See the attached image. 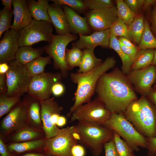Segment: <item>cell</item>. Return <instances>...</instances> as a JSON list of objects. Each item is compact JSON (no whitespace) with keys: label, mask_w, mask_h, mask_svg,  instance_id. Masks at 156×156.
Here are the masks:
<instances>
[{"label":"cell","mask_w":156,"mask_h":156,"mask_svg":"<svg viewBox=\"0 0 156 156\" xmlns=\"http://www.w3.org/2000/svg\"><path fill=\"white\" fill-rule=\"evenodd\" d=\"M95 92L96 98L112 114L123 113L131 102L138 99L127 75L118 67L99 78Z\"/></svg>","instance_id":"6da1fadb"},{"label":"cell","mask_w":156,"mask_h":156,"mask_svg":"<svg viewBox=\"0 0 156 156\" xmlns=\"http://www.w3.org/2000/svg\"><path fill=\"white\" fill-rule=\"evenodd\" d=\"M116 61L113 57H108L93 69L83 73H72L70 74L71 81L77 84L75 93L74 103L67 114L68 117L79 106L90 101L95 92L97 82L103 74L115 66Z\"/></svg>","instance_id":"7a4b0ae2"},{"label":"cell","mask_w":156,"mask_h":156,"mask_svg":"<svg viewBox=\"0 0 156 156\" xmlns=\"http://www.w3.org/2000/svg\"><path fill=\"white\" fill-rule=\"evenodd\" d=\"M123 114L143 135L156 137V107L146 96L132 101Z\"/></svg>","instance_id":"3957f363"},{"label":"cell","mask_w":156,"mask_h":156,"mask_svg":"<svg viewBox=\"0 0 156 156\" xmlns=\"http://www.w3.org/2000/svg\"><path fill=\"white\" fill-rule=\"evenodd\" d=\"M74 126L80 137L79 143L89 149L93 156H99L104 144L113 139L114 131L104 125L78 121Z\"/></svg>","instance_id":"277c9868"},{"label":"cell","mask_w":156,"mask_h":156,"mask_svg":"<svg viewBox=\"0 0 156 156\" xmlns=\"http://www.w3.org/2000/svg\"><path fill=\"white\" fill-rule=\"evenodd\" d=\"M104 125L122 138L133 151H139V147L147 148L146 138L136 130L123 113L112 114Z\"/></svg>","instance_id":"5b68a950"},{"label":"cell","mask_w":156,"mask_h":156,"mask_svg":"<svg viewBox=\"0 0 156 156\" xmlns=\"http://www.w3.org/2000/svg\"><path fill=\"white\" fill-rule=\"evenodd\" d=\"M77 39L76 35L71 33L63 35L52 34L51 42L43 47L45 52L53 59L54 68L60 70L63 78L67 77L68 71L71 70L65 60L66 47Z\"/></svg>","instance_id":"8992f818"},{"label":"cell","mask_w":156,"mask_h":156,"mask_svg":"<svg viewBox=\"0 0 156 156\" xmlns=\"http://www.w3.org/2000/svg\"><path fill=\"white\" fill-rule=\"evenodd\" d=\"M9 69L6 74L8 96H20L27 92L32 77L27 70L25 65L15 60L8 64Z\"/></svg>","instance_id":"52a82bcc"},{"label":"cell","mask_w":156,"mask_h":156,"mask_svg":"<svg viewBox=\"0 0 156 156\" xmlns=\"http://www.w3.org/2000/svg\"><path fill=\"white\" fill-rule=\"evenodd\" d=\"M112 114L97 98L77 107L72 114V121L77 120L99 123L104 125Z\"/></svg>","instance_id":"ba28073f"},{"label":"cell","mask_w":156,"mask_h":156,"mask_svg":"<svg viewBox=\"0 0 156 156\" xmlns=\"http://www.w3.org/2000/svg\"><path fill=\"white\" fill-rule=\"evenodd\" d=\"M53 26L51 23L34 19L27 26L19 32V47L30 46L41 41L50 43Z\"/></svg>","instance_id":"9c48e42d"},{"label":"cell","mask_w":156,"mask_h":156,"mask_svg":"<svg viewBox=\"0 0 156 156\" xmlns=\"http://www.w3.org/2000/svg\"><path fill=\"white\" fill-rule=\"evenodd\" d=\"M74 126L60 129L55 136L46 139L45 153L54 156H73L71 151L78 142L73 135Z\"/></svg>","instance_id":"30bf717a"},{"label":"cell","mask_w":156,"mask_h":156,"mask_svg":"<svg viewBox=\"0 0 156 156\" xmlns=\"http://www.w3.org/2000/svg\"><path fill=\"white\" fill-rule=\"evenodd\" d=\"M28 110V102L25 98L21 100L2 120L0 134L5 139L13 133L29 125Z\"/></svg>","instance_id":"8fae6325"},{"label":"cell","mask_w":156,"mask_h":156,"mask_svg":"<svg viewBox=\"0 0 156 156\" xmlns=\"http://www.w3.org/2000/svg\"><path fill=\"white\" fill-rule=\"evenodd\" d=\"M63 77L60 73L44 72L32 77L27 93L33 99L41 101L50 98L51 89Z\"/></svg>","instance_id":"7c38bea8"},{"label":"cell","mask_w":156,"mask_h":156,"mask_svg":"<svg viewBox=\"0 0 156 156\" xmlns=\"http://www.w3.org/2000/svg\"><path fill=\"white\" fill-rule=\"evenodd\" d=\"M135 92L146 96L156 81V66L151 65L141 69L131 70L126 75Z\"/></svg>","instance_id":"4fadbf2b"},{"label":"cell","mask_w":156,"mask_h":156,"mask_svg":"<svg viewBox=\"0 0 156 156\" xmlns=\"http://www.w3.org/2000/svg\"><path fill=\"white\" fill-rule=\"evenodd\" d=\"M85 17L91 29L95 31L110 29L118 18L116 5L109 8L89 10Z\"/></svg>","instance_id":"5bb4252c"},{"label":"cell","mask_w":156,"mask_h":156,"mask_svg":"<svg viewBox=\"0 0 156 156\" xmlns=\"http://www.w3.org/2000/svg\"><path fill=\"white\" fill-rule=\"evenodd\" d=\"M40 102L42 129L45 133V138H50L55 136L60 129L57 126L52 124L51 122L52 115L55 113H61L63 108L59 105L54 98H49Z\"/></svg>","instance_id":"9a60e30c"},{"label":"cell","mask_w":156,"mask_h":156,"mask_svg":"<svg viewBox=\"0 0 156 156\" xmlns=\"http://www.w3.org/2000/svg\"><path fill=\"white\" fill-rule=\"evenodd\" d=\"M19 32L10 29L5 32L0 41V63L8 64L15 60L19 48Z\"/></svg>","instance_id":"2e32d148"},{"label":"cell","mask_w":156,"mask_h":156,"mask_svg":"<svg viewBox=\"0 0 156 156\" xmlns=\"http://www.w3.org/2000/svg\"><path fill=\"white\" fill-rule=\"evenodd\" d=\"M79 38L72 45L81 49H95L97 46L109 48L110 37V29L94 32L87 36L79 34Z\"/></svg>","instance_id":"e0dca14e"},{"label":"cell","mask_w":156,"mask_h":156,"mask_svg":"<svg viewBox=\"0 0 156 156\" xmlns=\"http://www.w3.org/2000/svg\"><path fill=\"white\" fill-rule=\"evenodd\" d=\"M14 19L10 29L19 32L31 22L32 18L27 0H12Z\"/></svg>","instance_id":"ac0fdd59"},{"label":"cell","mask_w":156,"mask_h":156,"mask_svg":"<svg viewBox=\"0 0 156 156\" xmlns=\"http://www.w3.org/2000/svg\"><path fill=\"white\" fill-rule=\"evenodd\" d=\"M62 6L67 17L70 33L83 36L88 35L92 33V30L85 16H81L68 6Z\"/></svg>","instance_id":"d6986e66"},{"label":"cell","mask_w":156,"mask_h":156,"mask_svg":"<svg viewBox=\"0 0 156 156\" xmlns=\"http://www.w3.org/2000/svg\"><path fill=\"white\" fill-rule=\"evenodd\" d=\"M48 13L57 34H70L67 17L62 6L54 3L49 4Z\"/></svg>","instance_id":"ffe728a7"},{"label":"cell","mask_w":156,"mask_h":156,"mask_svg":"<svg viewBox=\"0 0 156 156\" xmlns=\"http://www.w3.org/2000/svg\"><path fill=\"white\" fill-rule=\"evenodd\" d=\"M45 138L42 129L36 128L30 125L13 133L5 139L8 144L32 141Z\"/></svg>","instance_id":"44dd1931"},{"label":"cell","mask_w":156,"mask_h":156,"mask_svg":"<svg viewBox=\"0 0 156 156\" xmlns=\"http://www.w3.org/2000/svg\"><path fill=\"white\" fill-rule=\"evenodd\" d=\"M46 139H41L7 144L8 150L14 155L17 156L30 152H44Z\"/></svg>","instance_id":"7402d4cb"},{"label":"cell","mask_w":156,"mask_h":156,"mask_svg":"<svg viewBox=\"0 0 156 156\" xmlns=\"http://www.w3.org/2000/svg\"><path fill=\"white\" fill-rule=\"evenodd\" d=\"M29 8L33 19L43 21L51 23L48 13L49 1L47 0H27Z\"/></svg>","instance_id":"603a6c76"},{"label":"cell","mask_w":156,"mask_h":156,"mask_svg":"<svg viewBox=\"0 0 156 156\" xmlns=\"http://www.w3.org/2000/svg\"><path fill=\"white\" fill-rule=\"evenodd\" d=\"M44 51L43 48H34L30 46L20 47L15 55V60L25 65L34 59L41 56Z\"/></svg>","instance_id":"cb8c5ba5"},{"label":"cell","mask_w":156,"mask_h":156,"mask_svg":"<svg viewBox=\"0 0 156 156\" xmlns=\"http://www.w3.org/2000/svg\"><path fill=\"white\" fill-rule=\"evenodd\" d=\"M95 49H83L82 58L77 72L83 73L93 69L102 62V60L96 57L94 53Z\"/></svg>","instance_id":"d4e9b609"},{"label":"cell","mask_w":156,"mask_h":156,"mask_svg":"<svg viewBox=\"0 0 156 156\" xmlns=\"http://www.w3.org/2000/svg\"><path fill=\"white\" fill-rule=\"evenodd\" d=\"M26 98L28 104V116L29 124L34 127L42 129L40 101L30 96Z\"/></svg>","instance_id":"484cf974"},{"label":"cell","mask_w":156,"mask_h":156,"mask_svg":"<svg viewBox=\"0 0 156 156\" xmlns=\"http://www.w3.org/2000/svg\"><path fill=\"white\" fill-rule=\"evenodd\" d=\"M109 47L114 49L120 57L122 62L121 70L125 75H127L131 70L133 61L121 48L119 41L117 37L110 36Z\"/></svg>","instance_id":"4316f807"},{"label":"cell","mask_w":156,"mask_h":156,"mask_svg":"<svg viewBox=\"0 0 156 156\" xmlns=\"http://www.w3.org/2000/svg\"><path fill=\"white\" fill-rule=\"evenodd\" d=\"M144 20L142 15L136 16L133 21L128 26L129 39L137 44H139L143 32Z\"/></svg>","instance_id":"83f0119b"},{"label":"cell","mask_w":156,"mask_h":156,"mask_svg":"<svg viewBox=\"0 0 156 156\" xmlns=\"http://www.w3.org/2000/svg\"><path fill=\"white\" fill-rule=\"evenodd\" d=\"M154 49H143L139 51L133 62L131 70L142 69L151 65L153 57Z\"/></svg>","instance_id":"f1b7e54d"},{"label":"cell","mask_w":156,"mask_h":156,"mask_svg":"<svg viewBox=\"0 0 156 156\" xmlns=\"http://www.w3.org/2000/svg\"><path fill=\"white\" fill-rule=\"evenodd\" d=\"M138 51L143 49H156V38L152 33L147 19L144 20V29L138 44Z\"/></svg>","instance_id":"f546056e"},{"label":"cell","mask_w":156,"mask_h":156,"mask_svg":"<svg viewBox=\"0 0 156 156\" xmlns=\"http://www.w3.org/2000/svg\"><path fill=\"white\" fill-rule=\"evenodd\" d=\"M51 57L40 56L25 65L26 68L33 76L44 72L45 66L51 63Z\"/></svg>","instance_id":"4dcf8cb0"},{"label":"cell","mask_w":156,"mask_h":156,"mask_svg":"<svg viewBox=\"0 0 156 156\" xmlns=\"http://www.w3.org/2000/svg\"><path fill=\"white\" fill-rule=\"evenodd\" d=\"M115 2L118 18L129 26L136 16V14L130 9L124 0H116Z\"/></svg>","instance_id":"1f68e13d"},{"label":"cell","mask_w":156,"mask_h":156,"mask_svg":"<svg viewBox=\"0 0 156 156\" xmlns=\"http://www.w3.org/2000/svg\"><path fill=\"white\" fill-rule=\"evenodd\" d=\"M83 55V51L74 45H72L70 49H66L65 60L71 70L75 67H79Z\"/></svg>","instance_id":"d6a6232c"},{"label":"cell","mask_w":156,"mask_h":156,"mask_svg":"<svg viewBox=\"0 0 156 156\" xmlns=\"http://www.w3.org/2000/svg\"><path fill=\"white\" fill-rule=\"evenodd\" d=\"M21 96L0 95V117L8 113L20 101Z\"/></svg>","instance_id":"836d02e7"},{"label":"cell","mask_w":156,"mask_h":156,"mask_svg":"<svg viewBox=\"0 0 156 156\" xmlns=\"http://www.w3.org/2000/svg\"><path fill=\"white\" fill-rule=\"evenodd\" d=\"M54 3L59 5H65L69 7L78 14L86 12L89 9L81 0H51Z\"/></svg>","instance_id":"e575fe53"},{"label":"cell","mask_w":156,"mask_h":156,"mask_svg":"<svg viewBox=\"0 0 156 156\" xmlns=\"http://www.w3.org/2000/svg\"><path fill=\"white\" fill-rule=\"evenodd\" d=\"M115 131H114L113 140L119 156H133V151L128 144Z\"/></svg>","instance_id":"d590c367"},{"label":"cell","mask_w":156,"mask_h":156,"mask_svg":"<svg viewBox=\"0 0 156 156\" xmlns=\"http://www.w3.org/2000/svg\"><path fill=\"white\" fill-rule=\"evenodd\" d=\"M13 15L11 11L4 7L0 11V38L3 33L10 29L11 21Z\"/></svg>","instance_id":"8d00e7d4"},{"label":"cell","mask_w":156,"mask_h":156,"mask_svg":"<svg viewBox=\"0 0 156 156\" xmlns=\"http://www.w3.org/2000/svg\"><path fill=\"white\" fill-rule=\"evenodd\" d=\"M110 36H120L130 40L128 26L121 20L118 18L110 28Z\"/></svg>","instance_id":"74e56055"},{"label":"cell","mask_w":156,"mask_h":156,"mask_svg":"<svg viewBox=\"0 0 156 156\" xmlns=\"http://www.w3.org/2000/svg\"><path fill=\"white\" fill-rule=\"evenodd\" d=\"M86 6L90 10L110 8L115 6L112 0H83Z\"/></svg>","instance_id":"f35d334b"},{"label":"cell","mask_w":156,"mask_h":156,"mask_svg":"<svg viewBox=\"0 0 156 156\" xmlns=\"http://www.w3.org/2000/svg\"><path fill=\"white\" fill-rule=\"evenodd\" d=\"M124 1L130 9L136 14L142 9L145 0H125Z\"/></svg>","instance_id":"ab89813d"},{"label":"cell","mask_w":156,"mask_h":156,"mask_svg":"<svg viewBox=\"0 0 156 156\" xmlns=\"http://www.w3.org/2000/svg\"><path fill=\"white\" fill-rule=\"evenodd\" d=\"M104 148L105 156H119L113 139L105 143L104 146Z\"/></svg>","instance_id":"60d3db41"},{"label":"cell","mask_w":156,"mask_h":156,"mask_svg":"<svg viewBox=\"0 0 156 156\" xmlns=\"http://www.w3.org/2000/svg\"><path fill=\"white\" fill-rule=\"evenodd\" d=\"M148 156H155L156 155V137L146 138Z\"/></svg>","instance_id":"b9f144b4"},{"label":"cell","mask_w":156,"mask_h":156,"mask_svg":"<svg viewBox=\"0 0 156 156\" xmlns=\"http://www.w3.org/2000/svg\"><path fill=\"white\" fill-rule=\"evenodd\" d=\"M119 43L122 50L130 58L133 62L138 54L139 51L138 49H133L128 47L124 45L120 41Z\"/></svg>","instance_id":"7bdbcfd3"},{"label":"cell","mask_w":156,"mask_h":156,"mask_svg":"<svg viewBox=\"0 0 156 156\" xmlns=\"http://www.w3.org/2000/svg\"><path fill=\"white\" fill-rule=\"evenodd\" d=\"M65 91V87L60 81L56 82L53 86L51 92L55 96H59L62 95Z\"/></svg>","instance_id":"ee69618b"},{"label":"cell","mask_w":156,"mask_h":156,"mask_svg":"<svg viewBox=\"0 0 156 156\" xmlns=\"http://www.w3.org/2000/svg\"><path fill=\"white\" fill-rule=\"evenodd\" d=\"M0 154L1 156H16L11 153L8 148L5 138L0 134Z\"/></svg>","instance_id":"f6af8a7d"},{"label":"cell","mask_w":156,"mask_h":156,"mask_svg":"<svg viewBox=\"0 0 156 156\" xmlns=\"http://www.w3.org/2000/svg\"><path fill=\"white\" fill-rule=\"evenodd\" d=\"M153 6L150 17L151 23L150 27L152 33L156 38V2Z\"/></svg>","instance_id":"bcb514c9"},{"label":"cell","mask_w":156,"mask_h":156,"mask_svg":"<svg viewBox=\"0 0 156 156\" xmlns=\"http://www.w3.org/2000/svg\"><path fill=\"white\" fill-rule=\"evenodd\" d=\"M73 156H85L86 151L83 146L77 144L74 146L71 151Z\"/></svg>","instance_id":"7dc6e473"},{"label":"cell","mask_w":156,"mask_h":156,"mask_svg":"<svg viewBox=\"0 0 156 156\" xmlns=\"http://www.w3.org/2000/svg\"><path fill=\"white\" fill-rule=\"evenodd\" d=\"M7 90L6 74H0V94L6 95Z\"/></svg>","instance_id":"c3c4849f"},{"label":"cell","mask_w":156,"mask_h":156,"mask_svg":"<svg viewBox=\"0 0 156 156\" xmlns=\"http://www.w3.org/2000/svg\"><path fill=\"white\" fill-rule=\"evenodd\" d=\"M146 97L156 107V88L153 87Z\"/></svg>","instance_id":"681fc988"},{"label":"cell","mask_w":156,"mask_h":156,"mask_svg":"<svg viewBox=\"0 0 156 156\" xmlns=\"http://www.w3.org/2000/svg\"><path fill=\"white\" fill-rule=\"evenodd\" d=\"M119 41L125 46L133 49H138L129 39L123 37H120Z\"/></svg>","instance_id":"f907efd6"},{"label":"cell","mask_w":156,"mask_h":156,"mask_svg":"<svg viewBox=\"0 0 156 156\" xmlns=\"http://www.w3.org/2000/svg\"><path fill=\"white\" fill-rule=\"evenodd\" d=\"M17 156H54L49 155L44 152H30Z\"/></svg>","instance_id":"816d5d0a"},{"label":"cell","mask_w":156,"mask_h":156,"mask_svg":"<svg viewBox=\"0 0 156 156\" xmlns=\"http://www.w3.org/2000/svg\"><path fill=\"white\" fill-rule=\"evenodd\" d=\"M9 69L8 64L6 63H0V74H6Z\"/></svg>","instance_id":"f5cc1de1"},{"label":"cell","mask_w":156,"mask_h":156,"mask_svg":"<svg viewBox=\"0 0 156 156\" xmlns=\"http://www.w3.org/2000/svg\"><path fill=\"white\" fill-rule=\"evenodd\" d=\"M1 3L5 9L12 11V0H1Z\"/></svg>","instance_id":"db71d44e"},{"label":"cell","mask_w":156,"mask_h":156,"mask_svg":"<svg viewBox=\"0 0 156 156\" xmlns=\"http://www.w3.org/2000/svg\"><path fill=\"white\" fill-rule=\"evenodd\" d=\"M66 122V118L63 116H60L59 117L58 119L56 125L57 126L61 127L64 126Z\"/></svg>","instance_id":"11a10c76"},{"label":"cell","mask_w":156,"mask_h":156,"mask_svg":"<svg viewBox=\"0 0 156 156\" xmlns=\"http://www.w3.org/2000/svg\"><path fill=\"white\" fill-rule=\"evenodd\" d=\"M156 2V0H145L142 7V9L145 10L151 6L153 5Z\"/></svg>","instance_id":"9f6ffc18"},{"label":"cell","mask_w":156,"mask_h":156,"mask_svg":"<svg viewBox=\"0 0 156 156\" xmlns=\"http://www.w3.org/2000/svg\"><path fill=\"white\" fill-rule=\"evenodd\" d=\"M60 114L58 113H55L52 115L51 118V122L53 125L57 126L56 123L58 118L60 116Z\"/></svg>","instance_id":"6f0895ef"},{"label":"cell","mask_w":156,"mask_h":156,"mask_svg":"<svg viewBox=\"0 0 156 156\" xmlns=\"http://www.w3.org/2000/svg\"><path fill=\"white\" fill-rule=\"evenodd\" d=\"M151 65L156 66V49H154L153 57Z\"/></svg>","instance_id":"680465c9"},{"label":"cell","mask_w":156,"mask_h":156,"mask_svg":"<svg viewBox=\"0 0 156 156\" xmlns=\"http://www.w3.org/2000/svg\"><path fill=\"white\" fill-rule=\"evenodd\" d=\"M153 87L154 88H156V83H155L154 85L153 86Z\"/></svg>","instance_id":"91938a15"},{"label":"cell","mask_w":156,"mask_h":156,"mask_svg":"<svg viewBox=\"0 0 156 156\" xmlns=\"http://www.w3.org/2000/svg\"><path fill=\"white\" fill-rule=\"evenodd\" d=\"M133 156H135L134 155Z\"/></svg>","instance_id":"94428289"},{"label":"cell","mask_w":156,"mask_h":156,"mask_svg":"<svg viewBox=\"0 0 156 156\" xmlns=\"http://www.w3.org/2000/svg\"></svg>","instance_id":"6125c7cd"}]
</instances>
